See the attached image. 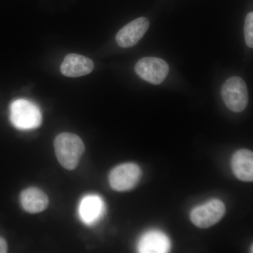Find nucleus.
<instances>
[{"mask_svg":"<svg viewBox=\"0 0 253 253\" xmlns=\"http://www.w3.org/2000/svg\"><path fill=\"white\" fill-rule=\"evenodd\" d=\"M244 38L246 45L253 47V13L250 12L246 16L244 24Z\"/></svg>","mask_w":253,"mask_h":253,"instance_id":"ddd939ff","label":"nucleus"},{"mask_svg":"<svg viewBox=\"0 0 253 253\" xmlns=\"http://www.w3.org/2000/svg\"><path fill=\"white\" fill-rule=\"evenodd\" d=\"M56 158L60 164L68 170L77 167L84 146L81 138L72 133H61L54 140Z\"/></svg>","mask_w":253,"mask_h":253,"instance_id":"f257e3e1","label":"nucleus"},{"mask_svg":"<svg viewBox=\"0 0 253 253\" xmlns=\"http://www.w3.org/2000/svg\"><path fill=\"white\" fill-rule=\"evenodd\" d=\"M226 208L220 200L214 199L198 206L191 213V220L197 227L209 228L224 217Z\"/></svg>","mask_w":253,"mask_h":253,"instance_id":"39448f33","label":"nucleus"},{"mask_svg":"<svg viewBox=\"0 0 253 253\" xmlns=\"http://www.w3.org/2000/svg\"><path fill=\"white\" fill-rule=\"evenodd\" d=\"M10 121L21 130L36 129L42 123L41 109L29 100H15L10 106Z\"/></svg>","mask_w":253,"mask_h":253,"instance_id":"f03ea898","label":"nucleus"},{"mask_svg":"<svg viewBox=\"0 0 253 253\" xmlns=\"http://www.w3.org/2000/svg\"><path fill=\"white\" fill-rule=\"evenodd\" d=\"M7 252V244L3 238L0 237V253Z\"/></svg>","mask_w":253,"mask_h":253,"instance_id":"4468645a","label":"nucleus"},{"mask_svg":"<svg viewBox=\"0 0 253 253\" xmlns=\"http://www.w3.org/2000/svg\"><path fill=\"white\" fill-rule=\"evenodd\" d=\"M94 69L90 59L77 54H70L65 57L61 65V72L69 78H78L89 74Z\"/></svg>","mask_w":253,"mask_h":253,"instance_id":"9d476101","label":"nucleus"},{"mask_svg":"<svg viewBox=\"0 0 253 253\" xmlns=\"http://www.w3.org/2000/svg\"><path fill=\"white\" fill-rule=\"evenodd\" d=\"M231 168L234 175L242 181H253V154L248 149L236 151L231 159Z\"/></svg>","mask_w":253,"mask_h":253,"instance_id":"9b49d317","label":"nucleus"},{"mask_svg":"<svg viewBox=\"0 0 253 253\" xmlns=\"http://www.w3.org/2000/svg\"><path fill=\"white\" fill-rule=\"evenodd\" d=\"M221 94L226 107L233 112H242L247 107L249 90L242 78L234 76L226 80L221 86Z\"/></svg>","mask_w":253,"mask_h":253,"instance_id":"7ed1b4c3","label":"nucleus"},{"mask_svg":"<svg viewBox=\"0 0 253 253\" xmlns=\"http://www.w3.org/2000/svg\"><path fill=\"white\" fill-rule=\"evenodd\" d=\"M149 20L145 17L136 18L131 21L116 35V41L118 46L129 48L135 45L149 30Z\"/></svg>","mask_w":253,"mask_h":253,"instance_id":"0eeeda50","label":"nucleus"},{"mask_svg":"<svg viewBox=\"0 0 253 253\" xmlns=\"http://www.w3.org/2000/svg\"><path fill=\"white\" fill-rule=\"evenodd\" d=\"M170 249L169 238L161 231H147L138 241V252L141 253H166Z\"/></svg>","mask_w":253,"mask_h":253,"instance_id":"1a4fd4ad","label":"nucleus"},{"mask_svg":"<svg viewBox=\"0 0 253 253\" xmlns=\"http://www.w3.org/2000/svg\"><path fill=\"white\" fill-rule=\"evenodd\" d=\"M134 71L141 79L153 84H160L167 78L169 66L157 57H144L136 63Z\"/></svg>","mask_w":253,"mask_h":253,"instance_id":"423d86ee","label":"nucleus"},{"mask_svg":"<svg viewBox=\"0 0 253 253\" xmlns=\"http://www.w3.org/2000/svg\"><path fill=\"white\" fill-rule=\"evenodd\" d=\"M141 174V168L134 163L120 165L110 173V185L115 191H129L139 183Z\"/></svg>","mask_w":253,"mask_h":253,"instance_id":"20e7f679","label":"nucleus"},{"mask_svg":"<svg viewBox=\"0 0 253 253\" xmlns=\"http://www.w3.org/2000/svg\"><path fill=\"white\" fill-rule=\"evenodd\" d=\"M105 205L98 195L90 194L83 198L80 203L78 212L83 223L88 226L94 225L104 216Z\"/></svg>","mask_w":253,"mask_h":253,"instance_id":"6e6552de","label":"nucleus"},{"mask_svg":"<svg viewBox=\"0 0 253 253\" xmlns=\"http://www.w3.org/2000/svg\"><path fill=\"white\" fill-rule=\"evenodd\" d=\"M21 206L26 212H42L49 205V199L45 193L38 188H28L22 191L20 196Z\"/></svg>","mask_w":253,"mask_h":253,"instance_id":"f8f14e48","label":"nucleus"}]
</instances>
